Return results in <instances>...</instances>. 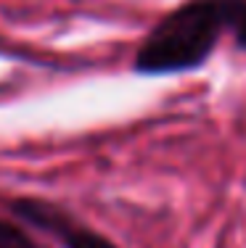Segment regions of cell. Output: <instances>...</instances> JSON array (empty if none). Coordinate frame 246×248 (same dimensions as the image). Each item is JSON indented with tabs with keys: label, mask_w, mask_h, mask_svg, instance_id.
<instances>
[{
	"label": "cell",
	"mask_w": 246,
	"mask_h": 248,
	"mask_svg": "<svg viewBox=\"0 0 246 248\" xmlns=\"http://www.w3.org/2000/svg\"><path fill=\"white\" fill-rule=\"evenodd\" d=\"M236 0H193L156 24L135 56L138 72L167 74L198 66L212 53L222 27L238 19Z\"/></svg>",
	"instance_id": "1"
},
{
	"label": "cell",
	"mask_w": 246,
	"mask_h": 248,
	"mask_svg": "<svg viewBox=\"0 0 246 248\" xmlns=\"http://www.w3.org/2000/svg\"><path fill=\"white\" fill-rule=\"evenodd\" d=\"M19 214H24L27 219L43 224L50 232H58L69 248H114L106 238L90 232V230L69 227V224L61 219V214H58L56 209H50V206H45V203H27L24 201V203H19Z\"/></svg>",
	"instance_id": "2"
},
{
	"label": "cell",
	"mask_w": 246,
	"mask_h": 248,
	"mask_svg": "<svg viewBox=\"0 0 246 248\" xmlns=\"http://www.w3.org/2000/svg\"><path fill=\"white\" fill-rule=\"evenodd\" d=\"M0 248H34L24 230L8 222H0Z\"/></svg>",
	"instance_id": "3"
},
{
	"label": "cell",
	"mask_w": 246,
	"mask_h": 248,
	"mask_svg": "<svg viewBox=\"0 0 246 248\" xmlns=\"http://www.w3.org/2000/svg\"><path fill=\"white\" fill-rule=\"evenodd\" d=\"M236 24H238V29H236V32H238V43L246 48V11H241V14H238Z\"/></svg>",
	"instance_id": "4"
}]
</instances>
